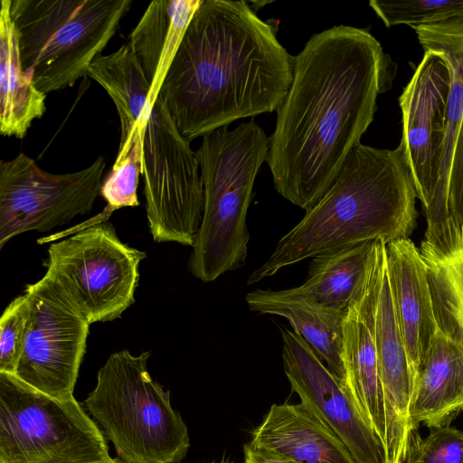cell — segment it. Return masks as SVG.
<instances>
[{
	"label": "cell",
	"mask_w": 463,
	"mask_h": 463,
	"mask_svg": "<svg viewBox=\"0 0 463 463\" xmlns=\"http://www.w3.org/2000/svg\"><path fill=\"white\" fill-rule=\"evenodd\" d=\"M396 64L366 29L335 25L294 56L267 163L277 192L307 211L326 194L373 120Z\"/></svg>",
	"instance_id": "6da1fadb"
},
{
	"label": "cell",
	"mask_w": 463,
	"mask_h": 463,
	"mask_svg": "<svg viewBox=\"0 0 463 463\" xmlns=\"http://www.w3.org/2000/svg\"><path fill=\"white\" fill-rule=\"evenodd\" d=\"M250 2L203 0L160 93L190 143L235 120L277 111L293 80L294 56Z\"/></svg>",
	"instance_id": "7a4b0ae2"
},
{
	"label": "cell",
	"mask_w": 463,
	"mask_h": 463,
	"mask_svg": "<svg viewBox=\"0 0 463 463\" xmlns=\"http://www.w3.org/2000/svg\"><path fill=\"white\" fill-rule=\"evenodd\" d=\"M416 191L405 154L358 144L334 183L248 278L254 284L317 254L369 241L386 243L414 230Z\"/></svg>",
	"instance_id": "3957f363"
},
{
	"label": "cell",
	"mask_w": 463,
	"mask_h": 463,
	"mask_svg": "<svg viewBox=\"0 0 463 463\" xmlns=\"http://www.w3.org/2000/svg\"><path fill=\"white\" fill-rule=\"evenodd\" d=\"M111 98L119 121L137 126L142 149L146 212L156 242L193 247L203 211L200 166L159 94L147 102L150 85L130 46L99 54L87 70Z\"/></svg>",
	"instance_id": "277c9868"
},
{
	"label": "cell",
	"mask_w": 463,
	"mask_h": 463,
	"mask_svg": "<svg viewBox=\"0 0 463 463\" xmlns=\"http://www.w3.org/2000/svg\"><path fill=\"white\" fill-rule=\"evenodd\" d=\"M269 137L253 120L203 137L195 152L203 187L201 225L189 260L190 272L212 282L245 263L246 224L255 178L267 161Z\"/></svg>",
	"instance_id": "5b68a950"
},
{
	"label": "cell",
	"mask_w": 463,
	"mask_h": 463,
	"mask_svg": "<svg viewBox=\"0 0 463 463\" xmlns=\"http://www.w3.org/2000/svg\"><path fill=\"white\" fill-rule=\"evenodd\" d=\"M150 354L113 353L83 404L124 463H177L190 447L188 429L150 376Z\"/></svg>",
	"instance_id": "8992f818"
},
{
	"label": "cell",
	"mask_w": 463,
	"mask_h": 463,
	"mask_svg": "<svg viewBox=\"0 0 463 463\" xmlns=\"http://www.w3.org/2000/svg\"><path fill=\"white\" fill-rule=\"evenodd\" d=\"M131 5L132 0H9L23 70L45 95L72 87Z\"/></svg>",
	"instance_id": "52a82bcc"
},
{
	"label": "cell",
	"mask_w": 463,
	"mask_h": 463,
	"mask_svg": "<svg viewBox=\"0 0 463 463\" xmlns=\"http://www.w3.org/2000/svg\"><path fill=\"white\" fill-rule=\"evenodd\" d=\"M111 458L102 430L75 398H53L0 373V463Z\"/></svg>",
	"instance_id": "ba28073f"
},
{
	"label": "cell",
	"mask_w": 463,
	"mask_h": 463,
	"mask_svg": "<svg viewBox=\"0 0 463 463\" xmlns=\"http://www.w3.org/2000/svg\"><path fill=\"white\" fill-rule=\"evenodd\" d=\"M146 253L122 242L108 222L52 242L45 275L69 297L89 324L119 318L135 301Z\"/></svg>",
	"instance_id": "9c48e42d"
},
{
	"label": "cell",
	"mask_w": 463,
	"mask_h": 463,
	"mask_svg": "<svg viewBox=\"0 0 463 463\" xmlns=\"http://www.w3.org/2000/svg\"><path fill=\"white\" fill-rule=\"evenodd\" d=\"M106 162L66 174L41 169L24 153L0 162V249L29 231L49 232L89 213L103 182Z\"/></svg>",
	"instance_id": "30bf717a"
},
{
	"label": "cell",
	"mask_w": 463,
	"mask_h": 463,
	"mask_svg": "<svg viewBox=\"0 0 463 463\" xmlns=\"http://www.w3.org/2000/svg\"><path fill=\"white\" fill-rule=\"evenodd\" d=\"M29 313L24 345L14 376L53 398L73 399L90 324L47 275L24 293Z\"/></svg>",
	"instance_id": "8fae6325"
},
{
	"label": "cell",
	"mask_w": 463,
	"mask_h": 463,
	"mask_svg": "<svg viewBox=\"0 0 463 463\" xmlns=\"http://www.w3.org/2000/svg\"><path fill=\"white\" fill-rule=\"evenodd\" d=\"M450 83L445 59L426 52L399 99L402 114L400 146L424 212L431 203L438 183Z\"/></svg>",
	"instance_id": "7c38bea8"
},
{
	"label": "cell",
	"mask_w": 463,
	"mask_h": 463,
	"mask_svg": "<svg viewBox=\"0 0 463 463\" xmlns=\"http://www.w3.org/2000/svg\"><path fill=\"white\" fill-rule=\"evenodd\" d=\"M426 52L440 54L450 72L445 137L439 178L433 199L424 212L427 229L420 247L426 262L447 264L463 251V237L448 208V183L453 150L463 119V20L414 26Z\"/></svg>",
	"instance_id": "4fadbf2b"
},
{
	"label": "cell",
	"mask_w": 463,
	"mask_h": 463,
	"mask_svg": "<svg viewBox=\"0 0 463 463\" xmlns=\"http://www.w3.org/2000/svg\"><path fill=\"white\" fill-rule=\"evenodd\" d=\"M285 374L301 402L337 435L356 463H382V447L355 402L302 337L280 327Z\"/></svg>",
	"instance_id": "5bb4252c"
},
{
	"label": "cell",
	"mask_w": 463,
	"mask_h": 463,
	"mask_svg": "<svg viewBox=\"0 0 463 463\" xmlns=\"http://www.w3.org/2000/svg\"><path fill=\"white\" fill-rule=\"evenodd\" d=\"M386 242L376 241L363 288L347 307L343 326L344 387L383 446L385 411L375 342V315Z\"/></svg>",
	"instance_id": "9a60e30c"
},
{
	"label": "cell",
	"mask_w": 463,
	"mask_h": 463,
	"mask_svg": "<svg viewBox=\"0 0 463 463\" xmlns=\"http://www.w3.org/2000/svg\"><path fill=\"white\" fill-rule=\"evenodd\" d=\"M375 342L385 411L382 463H404L417 429L411 418V409L418 378L411 367L397 319L386 255L376 307Z\"/></svg>",
	"instance_id": "2e32d148"
},
{
	"label": "cell",
	"mask_w": 463,
	"mask_h": 463,
	"mask_svg": "<svg viewBox=\"0 0 463 463\" xmlns=\"http://www.w3.org/2000/svg\"><path fill=\"white\" fill-rule=\"evenodd\" d=\"M386 265L409 362L419 378L438 329L428 281V265L409 238L386 243Z\"/></svg>",
	"instance_id": "e0dca14e"
},
{
	"label": "cell",
	"mask_w": 463,
	"mask_h": 463,
	"mask_svg": "<svg viewBox=\"0 0 463 463\" xmlns=\"http://www.w3.org/2000/svg\"><path fill=\"white\" fill-rule=\"evenodd\" d=\"M250 436L252 447L298 463H356L337 435L303 402L272 404Z\"/></svg>",
	"instance_id": "ac0fdd59"
},
{
	"label": "cell",
	"mask_w": 463,
	"mask_h": 463,
	"mask_svg": "<svg viewBox=\"0 0 463 463\" xmlns=\"http://www.w3.org/2000/svg\"><path fill=\"white\" fill-rule=\"evenodd\" d=\"M203 0H154L129 34L128 45L150 85L153 106L185 31Z\"/></svg>",
	"instance_id": "d6986e66"
},
{
	"label": "cell",
	"mask_w": 463,
	"mask_h": 463,
	"mask_svg": "<svg viewBox=\"0 0 463 463\" xmlns=\"http://www.w3.org/2000/svg\"><path fill=\"white\" fill-rule=\"evenodd\" d=\"M245 300L250 311L285 317L343 383V326L347 310L325 307L283 290L258 288L249 292Z\"/></svg>",
	"instance_id": "ffe728a7"
},
{
	"label": "cell",
	"mask_w": 463,
	"mask_h": 463,
	"mask_svg": "<svg viewBox=\"0 0 463 463\" xmlns=\"http://www.w3.org/2000/svg\"><path fill=\"white\" fill-rule=\"evenodd\" d=\"M463 411V347L437 332L420 368L411 418L430 428L449 425Z\"/></svg>",
	"instance_id": "44dd1931"
},
{
	"label": "cell",
	"mask_w": 463,
	"mask_h": 463,
	"mask_svg": "<svg viewBox=\"0 0 463 463\" xmlns=\"http://www.w3.org/2000/svg\"><path fill=\"white\" fill-rule=\"evenodd\" d=\"M376 241H364L316 255L305 282L283 291L325 307L346 311L365 282Z\"/></svg>",
	"instance_id": "7402d4cb"
},
{
	"label": "cell",
	"mask_w": 463,
	"mask_h": 463,
	"mask_svg": "<svg viewBox=\"0 0 463 463\" xmlns=\"http://www.w3.org/2000/svg\"><path fill=\"white\" fill-rule=\"evenodd\" d=\"M0 4V133L24 138L33 121L44 115L46 95L23 70L9 0Z\"/></svg>",
	"instance_id": "603a6c76"
},
{
	"label": "cell",
	"mask_w": 463,
	"mask_h": 463,
	"mask_svg": "<svg viewBox=\"0 0 463 463\" xmlns=\"http://www.w3.org/2000/svg\"><path fill=\"white\" fill-rule=\"evenodd\" d=\"M119 122L120 131H128L130 134L119 143L112 168L102 182L100 195L107 202V205L98 215L80 223L79 229L105 222L114 211L120 208L135 207L140 204L137 194L139 176L142 173L140 137L134 123Z\"/></svg>",
	"instance_id": "cb8c5ba5"
},
{
	"label": "cell",
	"mask_w": 463,
	"mask_h": 463,
	"mask_svg": "<svg viewBox=\"0 0 463 463\" xmlns=\"http://www.w3.org/2000/svg\"><path fill=\"white\" fill-rule=\"evenodd\" d=\"M369 5L386 27L439 24L463 20V0H371Z\"/></svg>",
	"instance_id": "d4e9b609"
},
{
	"label": "cell",
	"mask_w": 463,
	"mask_h": 463,
	"mask_svg": "<svg viewBox=\"0 0 463 463\" xmlns=\"http://www.w3.org/2000/svg\"><path fill=\"white\" fill-rule=\"evenodd\" d=\"M437 328L463 347V296L447 265H428Z\"/></svg>",
	"instance_id": "484cf974"
},
{
	"label": "cell",
	"mask_w": 463,
	"mask_h": 463,
	"mask_svg": "<svg viewBox=\"0 0 463 463\" xmlns=\"http://www.w3.org/2000/svg\"><path fill=\"white\" fill-rule=\"evenodd\" d=\"M29 306L24 294L5 307L0 319V373L14 375L22 355Z\"/></svg>",
	"instance_id": "4316f807"
},
{
	"label": "cell",
	"mask_w": 463,
	"mask_h": 463,
	"mask_svg": "<svg viewBox=\"0 0 463 463\" xmlns=\"http://www.w3.org/2000/svg\"><path fill=\"white\" fill-rule=\"evenodd\" d=\"M404 463H463V431L447 425L425 439L415 434Z\"/></svg>",
	"instance_id": "83f0119b"
},
{
	"label": "cell",
	"mask_w": 463,
	"mask_h": 463,
	"mask_svg": "<svg viewBox=\"0 0 463 463\" xmlns=\"http://www.w3.org/2000/svg\"><path fill=\"white\" fill-rule=\"evenodd\" d=\"M448 208L463 237V119L453 150L448 183Z\"/></svg>",
	"instance_id": "f1b7e54d"
},
{
	"label": "cell",
	"mask_w": 463,
	"mask_h": 463,
	"mask_svg": "<svg viewBox=\"0 0 463 463\" xmlns=\"http://www.w3.org/2000/svg\"><path fill=\"white\" fill-rule=\"evenodd\" d=\"M243 454L245 463H298L272 453L258 449L252 447L250 442L244 444Z\"/></svg>",
	"instance_id": "f546056e"
},
{
	"label": "cell",
	"mask_w": 463,
	"mask_h": 463,
	"mask_svg": "<svg viewBox=\"0 0 463 463\" xmlns=\"http://www.w3.org/2000/svg\"><path fill=\"white\" fill-rule=\"evenodd\" d=\"M447 266L463 296V251Z\"/></svg>",
	"instance_id": "4dcf8cb0"
},
{
	"label": "cell",
	"mask_w": 463,
	"mask_h": 463,
	"mask_svg": "<svg viewBox=\"0 0 463 463\" xmlns=\"http://www.w3.org/2000/svg\"><path fill=\"white\" fill-rule=\"evenodd\" d=\"M91 463H122L118 458H111L107 461H100V462H91Z\"/></svg>",
	"instance_id": "1f68e13d"
},
{
	"label": "cell",
	"mask_w": 463,
	"mask_h": 463,
	"mask_svg": "<svg viewBox=\"0 0 463 463\" xmlns=\"http://www.w3.org/2000/svg\"><path fill=\"white\" fill-rule=\"evenodd\" d=\"M212 463H216V462H212ZM219 463H233L232 461H229V460H222L221 462Z\"/></svg>",
	"instance_id": "d6a6232c"
}]
</instances>
